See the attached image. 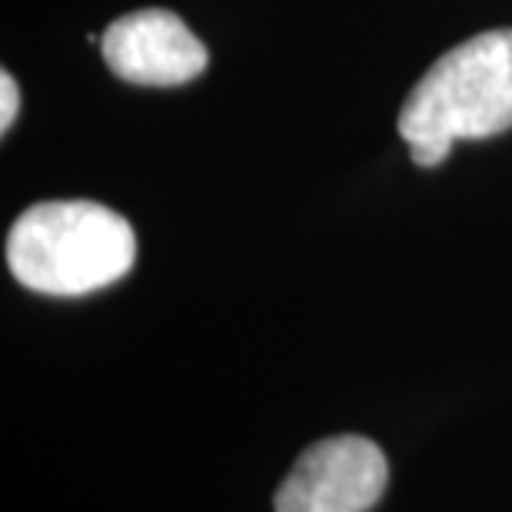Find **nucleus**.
Instances as JSON below:
<instances>
[{"mask_svg": "<svg viewBox=\"0 0 512 512\" xmlns=\"http://www.w3.org/2000/svg\"><path fill=\"white\" fill-rule=\"evenodd\" d=\"M137 260L133 227L90 200L34 203L7 233V266L44 296H84L124 280Z\"/></svg>", "mask_w": 512, "mask_h": 512, "instance_id": "2", "label": "nucleus"}, {"mask_svg": "<svg viewBox=\"0 0 512 512\" xmlns=\"http://www.w3.org/2000/svg\"><path fill=\"white\" fill-rule=\"evenodd\" d=\"M110 74L140 87H180L207 70V47L173 10L124 14L100 34Z\"/></svg>", "mask_w": 512, "mask_h": 512, "instance_id": "4", "label": "nucleus"}, {"mask_svg": "<svg viewBox=\"0 0 512 512\" xmlns=\"http://www.w3.org/2000/svg\"><path fill=\"white\" fill-rule=\"evenodd\" d=\"M17 110H20L17 84H14V77H10L7 70H4V74H0V133H7L10 127H14Z\"/></svg>", "mask_w": 512, "mask_h": 512, "instance_id": "5", "label": "nucleus"}, {"mask_svg": "<svg viewBox=\"0 0 512 512\" xmlns=\"http://www.w3.org/2000/svg\"><path fill=\"white\" fill-rule=\"evenodd\" d=\"M389 463L366 436H330L296 459L276 489V512H370L383 499Z\"/></svg>", "mask_w": 512, "mask_h": 512, "instance_id": "3", "label": "nucleus"}, {"mask_svg": "<svg viewBox=\"0 0 512 512\" xmlns=\"http://www.w3.org/2000/svg\"><path fill=\"white\" fill-rule=\"evenodd\" d=\"M512 127V27L453 47L409 90L399 137L416 167H439L456 140H486Z\"/></svg>", "mask_w": 512, "mask_h": 512, "instance_id": "1", "label": "nucleus"}]
</instances>
